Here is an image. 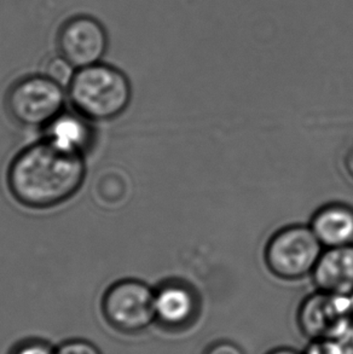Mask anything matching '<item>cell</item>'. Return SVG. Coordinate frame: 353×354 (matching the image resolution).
Here are the masks:
<instances>
[{
  "label": "cell",
  "mask_w": 353,
  "mask_h": 354,
  "mask_svg": "<svg viewBox=\"0 0 353 354\" xmlns=\"http://www.w3.org/2000/svg\"><path fill=\"white\" fill-rule=\"evenodd\" d=\"M85 177V158L64 153L43 139L15 155L6 171V187L21 206L45 211L75 196Z\"/></svg>",
  "instance_id": "cell-1"
},
{
  "label": "cell",
  "mask_w": 353,
  "mask_h": 354,
  "mask_svg": "<svg viewBox=\"0 0 353 354\" xmlns=\"http://www.w3.org/2000/svg\"><path fill=\"white\" fill-rule=\"evenodd\" d=\"M67 90L73 109L90 121L116 119L132 98L129 77L105 63L78 69Z\"/></svg>",
  "instance_id": "cell-2"
},
{
  "label": "cell",
  "mask_w": 353,
  "mask_h": 354,
  "mask_svg": "<svg viewBox=\"0 0 353 354\" xmlns=\"http://www.w3.org/2000/svg\"><path fill=\"white\" fill-rule=\"evenodd\" d=\"M66 88L46 75H28L14 82L5 96V109L15 122L44 129L64 111Z\"/></svg>",
  "instance_id": "cell-3"
},
{
  "label": "cell",
  "mask_w": 353,
  "mask_h": 354,
  "mask_svg": "<svg viewBox=\"0 0 353 354\" xmlns=\"http://www.w3.org/2000/svg\"><path fill=\"white\" fill-rule=\"evenodd\" d=\"M155 290L136 278H124L107 288L100 310L105 322L123 334L134 335L156 322L154 310Z\"/></svg>",
  "instance_id": "cell-4"
},
{
  "label": "cell",
  "mask_w": 353,
  "mask_h": 354,
  "mask_svg": "<svg viewBox=\"0 0 353 354\" xmlns=\"http://www.w3.org/2000/svg\"><path fill=\"white\" fill-rule=\"evenodd\" d=\"M320 244L314 231L305 226H289L269 241L265 260L277 277L294 281L314 272L320 260Z\"/></svg>",
  "instance_id": "cell-5"
},
{
  "label": "cell",
  "mask_w": 353,
  "mask_h": 354,
  "mask_svg": "<svg viewBox=\"0 0 353 354\" xmlns=\"http://www.w3.org/2000/svg\"><path fill=\"white\" fill-rule=\"evenodd\" d=\"M353 322L350 297L320 292L302 302L298 324L311 340L334 339Z\"/></svg>",
  "instance_id": "cell-6"
},
{
  "label": "cell",
  "mask_w": 353,
  "mask_h": 354,
  "mask_svg": "<svg viewBox=\"0 0 353 354\" xmlns=\"http://www.w3.org/2000/svg\"><path fill=\"white\" fill-rule=\"evenodd\" d=\"M60 55L75 69L100 63L108 48V35L100 22L90 16H75L58 33Z\"/></svg>",
  "instance_id": "cell-7"
},
{
  "label": "cell",
  "mask_w": 353,
  "mask_h": 354,
  "mask_svg": "<svg viewBox=\"0 0 353 354\" xmlns=\"http://www.w3.org/2000/svg\"><path fill=\"white\" fill-rule=\"evenodd\" d=\"M154 310L160 326L171 330H179L195 319L197 300L195 294L185 286L168 283L155 290Z\"/></svg>",
  "instance_id": "cell-8"
},
{
  "label": "cell",
  "mask_w": 353,
  "mask_h": 354,
  "mask_svg": "<svg viewBox=\"0 0 353 354\" xmlns=\"http://www.w3.org/2000/svg\"><path fill=\"white\" fill-rule=\"evenodd\" d=\"M43 131V139L55 148L82 158L95 140L90 120L75 111H63Z\"/></svg>",
  "instance_id": "cell-9"
},
{
  "label": "cell",
  "mask_w": 353,
  "mask_h": 354,
  "mask_svg": "<svg viewBox=\"0 0 353 354\" xmlns=\"http://www.w3.org/2000/svg\"><path fill=\"white\" fill-rule=\"evenodd\" d=\"M314 279L320 292L340 297L353 294V245L329 248L322 254Z\"/></svg>",
  "instance_id": "cell-10"
},
{
  "label": "cell",
  "mask_w": 353,
  "mask_h": 354,
  "mask_svg": "<svg viewBox=\"0 0 353 354\" xmlns=\"http://www.w3.org/2000/svg\"><path fill=\"white\" fill-rule=\"evenodd\" d=\"M311 230L328 248L353 245V209L344 205L323 207L314 216Z\"/></svg>",
  "instance_id": "cell-11"
},
{
  "label": "cell",
  "mask_w": 353,
  "mask_h": 354,
  "mask_svg": "<svg viewBox=\"0 0 353 354\" xmlns=\"http://www.w3.org/2000/svg\"><path fill=\"white\" fill-rule=\"evenodd\" d=\"M77 71L78 69L74 68L72 63L68 62L66 58L60 55L48 59L44 67L43 74L58 84L60 86L68 88Z\"/></svg>",
  "instance_id": "cell-12"
},
{
  "label": "cell",
  "mask_w": 353,
  "mask_h": 354,
  "mask_svg": "<svg viewBox=\"0 0 353 354\" xmlns=\"http://www.w3.org/2000/svg\"><path fill=\"white\" fill-rule=\"evenodd\" d=\"M10 354H57V347L42 339H28L15 346Z\"/></svg>",
  "instance_id": "cell-13"
},
{
  "label": "cell",
  "mask_w": 353,
  "mask_h": 354,
  "mask_svg": "<svg viewBox=\"0 0 353 354\" xmlns=\"http://www.w3.org/2000/svg\"><path fill=\"white\" fill-rule=\"evenodd\" d=\"M57 354H103L91 341L72 339L62 342L57 347Z\"/></svg>",
  "instance_id": "cell-14"
},
{
  "label": "cell",
  "mask_w": 353,
  "mask_h": 354,
  "mask_svg": "<svg viewBox=\"0 0 353 354\" xmlns=\"http://www.w3.org/2000/svg\"><path fill=\"white\" fill-rule=\"evenodd\" d=\"M332 340L334 344L335 354H353V322Z\"/></svg>",
  "instance_id": "cell-15"
},
{
  "label": "cell",
  "mask_w": 353,
  "mask_h": 354,
  "mask_svg": "<svg viewBox=\"0 0 353 354\" xmlns=\"http://www.w3.org/2000/svg\"><path fill=\"white\" fill-rule=\"evenodd\" d=\"M203 354H244L237 344L231 341L220 340L213 342L206 348Z\"/></svg>",
  "instance_id": "cell-16"
},
{
  "label": "cell",
  "mask_w": 353,
  "mask_h": 354,
  "mask_svg": "<svg viewBox=\"0 0 353 354\" xmlns=\"http://www.w3.org/2000/svg\"><path fill=\"white\" fill-rule=\"evenodd\" d=\"M304 354H335L333 340L332 339L312 340Z\"/></svg>",
  "instance_id": "cell-17"
},
{
  "label": "cell",
  "mask_w": 353,
  "mask_h": 354,
  "mask_svg": "<svg viewBox=\"0 0 353 354\" xmlns=\"http://www.w3.org/2000/svg\"><path fill=\"white\" fill-rule=\"evenodd\" d=\"M266 354H304L299 352V351L293 350V348H289V347H278V348H275V350L270 351V352H267Z\"/></svg>",
  "instance_id": "cell-18"
},
{
  "label": "cell",
  "mask_w": 353,
  "mask_h": 354,
  "mask_svg": "<svg viewBox=\"0 0 353 354\" xmlns=\"http://www.w3.org/2000/svg\"><path fill=\"white\" fill-rule=\"evenodd\" d=\"M350 302H351V311H352V317H353V294L350 295Z\"/></svg>",
  "instance_id": "cell-19"
}]
</instances>
